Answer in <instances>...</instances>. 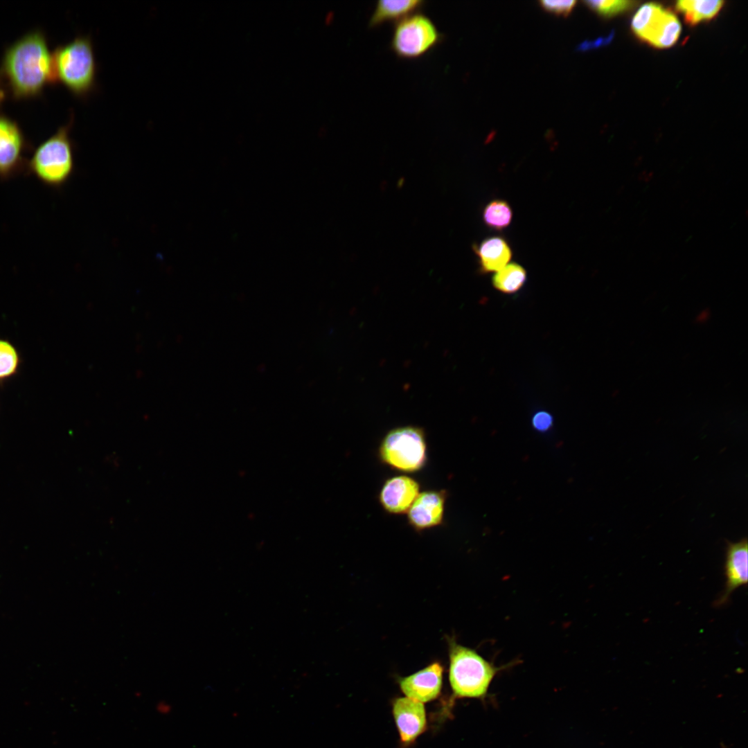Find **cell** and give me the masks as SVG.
<instances>
[{"label": "cell", "instance_id": "1", "mask_svg": "<svg viewBox=\"0 0 748 748\" xmlns=\"http://www.w3.org/2000/svg\"><path fill=\"white\" fill-rule=\"evenodd\" d=\"M0 75L17 100L39 96L48 84L56 83L45 34L39 29L32 30L7 47Z\"/></svg>", "mask_w": 748, "mask_h": 748}, {"label": "cell", "instance_id": "2", "mask_svg": "<svg viewBox=\"0 0 748 748\" xmlns=\"http://www.w3.org/2000/svg\"><path fill=\"white\" fill-rule=\"evenodd\" d=\"M73 116L42 143L27 161L26 170L46 186L60 188L71 178L75 168L74 148L70 137Z\"/></svg>", "mask_w": 748, "mask_h": 748}, {"label": "cell", "instance_id": "3", "mask_svg": "<svg viewBox=\"0 0 748 748\" xmlns=\"http://www.w3.org/2000/svg\"><path fill=\"white\" fill-rule=\"evenodd\" d=\"M55 82L78 98L88 96L96 85L97 63L89 36H78L52 53Z\"/></svg>", "mask_w": 748, "mask_h": 748}, {"label": "cell", "instance_id": "4", "mask_svg": "<svg viewBox=\"0 0 748 748\" xmlns=\"http://www.w3.org/2000/svg\"><path fill=\"white\" fill-rule=\"evenodd\" d=\"M449 646V680L455 697L483 698L497 673L506 666H496L475 650L447 640Z\"/></svg>", "mask_w": 748, "mask_h": 748}, {"label": "cell", "instance_id": "5", "mask_svg": "<svg viewBox=\"0 0 748 748\" xmlns=\"http://www.w3.org/2000/svg\"><path fill=\"white\" fill-rule=\"evenodd\" d=\"M380 460L393 469L414 472L427 461V443L424 430L405 426L389 431L379 447Z\"/></svg>", "mask_w": 748, "mask_h": 748}, {"label": "cell", "instance_id": "6", "mask_svg": "<svg viewBox=\"0 0 748 748\" xmlns=\"http://www.w3.org/2000/svg\"><path fill=\"white\" fill-rule=\"evenodd\" d=\"M443 37L433 20L418 11L394 24L390 48L400 58L416 59L431 51Z\"/></svg>", "mask_w": 748, "mask_h": 748}, {"label": "cell", "instance_id": "7", "mask_svg": "<svg viewBox=\"0 0 748 748\" xmlns=\"http://www.w3.org/2000/svg\"><path fill=\"white\" fill-rule=\"evenodd\" d=\"M632 29L641 39L659 48H668L678 39L681 25L670 10L656 3H648L637 10Z\"/></svg>", "mask_w": 748, "mask_h": 748}, {"label": "cell", "instance_id": "8", "mask_svg": "<svg viewBox=\"0 0 748 748\" xmlns=\"http://www.w3.org/2000/svg\"><path fill=\"white\" fill-rule=\"evenodd\" d=\"M27 141L17 123L0 114V179L6 181L26 170Z\"/></svg>", "mask_w": 748, "mask_h": 748}, {"label": "cell", "instance_id": "9", "mask_svg": "<svg viewBox=\"0 0 748 748\" xmlns=\"http://www.w3.org/2000/svg\"><path fill=\"white\" fill-rule=\"evenodd\" d=\"M747 538L736 542H727L724 563L725 586L715 602V606L721 607L727 604L736 589L747 584Z\"/></svg>", "mask_w": 748, "mask_h": 748}, {"label": "cell", "instance_id": "10", "mask_svg": "<svg viewBox=\"0 0 748 748\" xmlns=\"http://www.w3.org/2000/svg\"><path fill=\"white\" fill-rule=\"evenodd\" d=\"M443 668L438 661L399 679L403 693L422 703L436 699L440 693Z\"/></svg>", "mask_w": 748, "mask_h": 748}, {"label": "cell", "instance_id": "11", "mask_svg": "<svg viewBox=\"0 0 748 748\" xmlns=\"http://www.w3.org/2000/svg\"><path fill=\"white\" fill-rule=\"evenodd\" d=\"M393 715L400 740L409 745L423 733L427 719L423 703L409 697H400L393 703Z\"/></svg>", "mask_w": 748, "mask_h": 748}, {"label": "cell", "instance_id": "12", "mask_svg": "<svg viewBox=\"0 0 748 748\" xmlns=\"http://www.w3.org/2000/svg\"><path fill=\"white\" fill-rule=\"evenodd\" d=\"M446 495L445 490L419 493L407 513L410 526L417 531H422L441 524Z\"/></svg>", "mask_w": 748, "mask_h": 748}, {"label": "cell", "instance_id": "13", "mask_svg": "<svg viewBox=\"0 0 748 748\" xmlns=\"http://www.w3.org/2000/svg\"><path fill=\"white\" fill-rule=\"evenodd\" d=\"M420 493V485L407 476H396L387 479L379 494V501L387 513H407Z\"/></svg>", "mask_w": 748, "mask_h": 748}, {"label": "cell", "instance_id": "14", "mask_svg": "<svg viewBox=\"0 0 748 748\" xmlns=\"http://www.w3.org/2000/svg\"><path fill=\"white\" fill-rule=\"evenodd\" d=\"M482 273L497 272L508 264L512 251L505 239L493 236L473 247Z\"/></svg>", "mask_w": 748, "mask_h": 748}, {"label": "cell", "instance_id": "15", "mask_svg": "<svg viewBox=\"0 0 748 748\" xmlns=\"http://www.w3.org/2000/svg\"><path fill=\"white\" fill-rule=\"evenodd\" d=\"M423 0H380L375 3L368 20V26L375 28L385 23L394 24L405 17L420 11Z\"/></svg>", "mask_w": 748, "mask_h": 748}, {"label": "cell", "instance_id": "16", "mask_svg": "<svg viewBox=\"0 0 748 748\" xmlns=\"http://www.w3.org/2000/svg\"><path fill=\"white\" fill-rule=\"evenodd\" d=\"M723 3L722 1L681 0L676 3L675 8L687 24L694 26L714 17Z\"/></svg>", "mask_w": 748, "mask_h": 748}, {"label": "cell", "instance_id": "17", "mask_svg": "<svg viewBox=\"0 0 748 748\" xmlns=\"http://www.w3.org/2000/svg\"><path fill=\"white\" fill-rule=\"evenodd\" d=\"M526 279V270L517 263L506 265L497 271L492 278L495 288L506 294L517 292L524 284Z\"/></svg>", "mask_w": 748, "mask_h": 748}, {"label": "cell", "instance_id": "18", "mask_svg": "<svg viewBox=\"0 0 748 748\" xmlns=\"http://www.w3.org/2000/svg\"><path fill=\"white\" fill-rule=\"evenodd\" d=\"M512 217L513 212L510 206L506 201L501 199L490 202L483 212V219L486 224L496 230H501L508 226Z\"/></svg>", "mask_w": 748, "mask_h": 748}, {"label": "cell", "instance_id": "19", "mask_svg": "<svg viewBox=\"0 0 748 748\" xmlns=\"http://www.w3.org/2000/svg\"><path fill=\"white\" fill-rule=\"evenodd\" d=\"M20 357L16 348L8 340L0 339V382H3L18 371Z\"/></svg>", "mask_w": 748, "mask_h": 748}, {"label": "cell", "instance_id": "20", "mask_svg": "<svg viewBox=\"0 0 748 748\" xmlns=\"http://www.w3.org/2000/svg\"><path fill=\"white\" fill-rule=\"evenodd\" d=\"M584 3L603 17H611L622 13L636 4L635 1L623 0L585 1Z\"/></svg>", "mask_w": 748, "mask_h": 748}, {"label": "cell", "instance_id": "21", "mask_svg": "<svg viewBox=\"0 0 748 748\" xmlns=\"http://www.w3.org/2000/svg\"><path fill=\"white\" fill-rule=\"evenodd\" d=\"M540 6L545 10L554 12L558 15H569L573 7L575 6L576 1L573 0L569 1H540Z\"/></svg>", "mask_w": 748, "mask_h": 748}, {"label": "cell", "instance_id": "22", "mask_svg": "<svg viewBox=\"0 0 748 748\" xmlns=\"http://www.w3.org/2000/svg\"><path fill=\"white\" fill-rule=\"evenodd\" d=\"M532 425L539 431H546L553 425V418L548 412L540 411L533 416Z\"/></svg>", "mask_w": 748, "mask_h": 748}, {"label": "cell", "instance_id": "23", "mask_svg": "<svg viewBox=\"0 0 748 748\" xmlns=\"http://www.w3.org/2000/svg\"><path fill=\"white\" fill-rule=\"evenodd\" d=\"M653 176H654V172H652V171L647 172L643 181L644 183L650 182V180L652 179Z\"/></svg>", "mask_w": 748, "mask_h": 748}, {"label": "cell", "instance_id": "24", "mask_svg": "<svg viewBox=\"0 0 748 748\" xmlns=\"http://www.w3.org/2000/svg\"><path fill=\"white\" fill-rule=\"evenodd\" d=\"M5 96H5V91L3 89V88L1 87V84H0V105L1 104V103L5 99Z\"/></svg>", "mask_w": 748, "mask_h": 748}, {"label": "cell", "instance_id": "25", "mask_svg": "<svg viewBox=\"0 0 748 748\" xmlns=\"http://www.w3.org/2000/svg\"><path fill=\"white\" fill-rule=\"evenodd\" d=\"M646 172H646V170H643L642 172H640V173L639 174L638 177H637V179H638V180H639V181H643V179H644V177H645V174H646Z\"/></svg>", "mask_w": 748, "mask_h": 748}, {"label": "cell", "instance_id": "26", "mask_svg": "<svg viewBox=\"0 0 748 748\" xmlns=\"http://www.w3.org/2000/svg\"><path fill=\"white\" fill-rule=\"evenodd\" d=\"M624 189H625V186H621V188H620V189H619V192H618V193H620V192H621V193H622L623 192Z\"/></svg>", "mask_w": 748, "mask_h": 748}]
</instances>
